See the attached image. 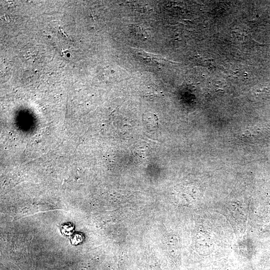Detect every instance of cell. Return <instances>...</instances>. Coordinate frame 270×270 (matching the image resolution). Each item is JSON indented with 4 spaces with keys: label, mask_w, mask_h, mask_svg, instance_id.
<instances>
[{
    "label": "cell",
    "mask_w": 270,
    "mask_h": 270,
    "mask_svg": "<svg viewBox=\"0 0 270 270\" xmlns=\"http://www.w3.org/2000/svg\"><path fill=\"white\" fill-rule=\"evenodd\" d=\"M84 237L80 232L74 233L70 239V242L73 246H76L82 242Z\"/></svg>",
    "instance_id": "obj_2"
},
{
    "label": "cell",
    "mask_w": 270,
    "mask_h": 270,
    "mask_svg": "<svg viewBox=\"0 0 270 270\" xmlns=\"http://www.w3.org/2000/svg\"><path fill=\"white\" fill-rule=\"evenodd\" d=\"M60 230L62 235L68 236L74 234V226L72 223H64L61 226Z\"/></svg>",
    "instance_id": "obj_1"
}]
</instances>
